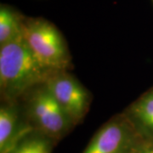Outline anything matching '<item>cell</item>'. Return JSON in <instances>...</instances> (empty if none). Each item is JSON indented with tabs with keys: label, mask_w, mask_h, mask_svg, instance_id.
I'll return each instance as SVG.
<instances>
[{
	"label": "cell",
	"mask_w": 153,
	"mask_h": 153,
	"mask_svg": "<svg viewBox=\"0 0 153 153\" xmlns=\"http://www.w3.org/2000/svg\"><path fill=\"white\" fill-rule=\"evenodd\" d=\"M55 72L38 60L23 38L0 46V90L5 100L45 84Z\"/></svg>",
	"instance_id": "cell-1"
},
{
	"label": "cell",
	"mask_w": 153,
	"mask_h": 153,
	"mask_svg": "<svg viewBox=\"0 0 153 153\" xmlns=\"http://www.w3.org/2000/svg\"><path fill=\"white\" fill-rule=\"evenodd\" d=\"M22 38L38 60L55 71L71 67V57L66 41L53 24L44 19L23 22Z\"/></svg>",
	"instance_id": "cell-2"
},
{
	"label": "cell",
	"mask_w": 153,
	"mask_h": 153,
	"mask_svg": "<svg viewBox=\"0 0 153 153\" xmlns=\"http://www.w3.org/2000/svg\"><path fill=\"white\" fill-rule=\"evenodd\" d=\"M29 101L33 122L48 136H61L73 124L45 84L34 89Z\"/></svg>",
	"instance_id": "cell-3"
},
{
	"label": "cell",
	"mask_w": 153,
	"mask_h": 153,
	"mask_svg": "<svg viewBox=\"0 0 153 153\" xmlns=\"http://www.w3.org/2000/svg\"><path fill=\"white\" fill-rule=\"evenodd\" d=\"M45 85L73 123L82 120L89 108L90 96L74 76L66 71H56Z\"/></svg>",
	"instance_id": "cell-4"
},
{
	"label": "cell",
	"mask_w": 153,
	"mask_h": 153,
	"mask_svg": "<svg viewBox=\"0 0 153 153\" xmlns=\"http://www.w3.org/2000/svg\"><path fill=\"white\" fill-rule=\"evenodd\" d=\"M129 127L122 119L105 124L82 153H121L129 139Z\"/></svg>",
	"instance_id": "cell-5"
},
{
	"label": "cell",
	"mask_w": 153,
	"mask_h": 153,
	"mask_svg": "<svg viewBox=\"0 0 153 153\" xmlns=\"http://www.w3.org/2000/svg\"><path fill=\"white\" fill-rule=\"evenodd\" d=\"M28 128L19 125L16 107L4 105L0 108V152L10 153L16 146V141L27 134Z\"/></svg>",
	"instance_id": "cell-6"
},
{
	"label": "cell",
	"mask_w": 153,
	"mask_h": 153,
	"mask_svg": "<svg viewBox=\"0 0 153 153\" xmlns=\"http://www.w3.org/2000/svg\"><path fill=\"white\" fill-rule=\"evenodd\" d=\"M23 22L10 8H0V46L22 38Z\"/></svg>",
	"instance_id": "cell-7"
},
{
	"label": "cell",
	"mask_w": 153,
	"mask_h": 153,
	"mask_svg": "<svg viewBox=\"0 0 153 153\" xmlns=\"http://www.w3.org/2000/svg\"><path fill=\"white\" fill-rule=\"evenodd\" d=\"M129 116L143 128L153 131V90L132 105Z\"/></svg>",
	"instance_id": "cell-8"
},
{
	"label": "cell",
	"mask_w": 153,
	"mask_h": 153,
	"mask_svg": "<svg viewBox=\"0 0 153 153\" xmlns=\"http://www.w3.org/2000/svg\"><path fill=\"white\" fill-rule=\"evenodd\" d=\"M10 153H51V146L45 139L33 138L17 145Z\"/></svg>",
	"instance_id": "cell-9"
},
{
	"label": "cell",
	"mask_w": 153,
	"mask_h": 153,
	"mask_svg": "<svg viewBox=\"0 0 153 153\" xmlns=\"http://www.w3.org/2000/svg\"><path fill=\"white\" fill-rule=\"evenodd\" d=\"M140 153H153V148L146 150V151H144V152H140Z\"/></svg>",
	"instance_id": "cell-10"
}]
</instances>
